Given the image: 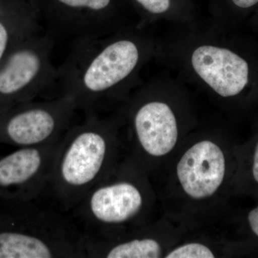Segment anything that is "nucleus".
Listing matches in <instances>:
<instances>
[{"label":"nucleus","instance_id":"f257e3e1","mask_svg":"<svg viewBox=\"0 0 258 258\" xmlns=\"http://www.w3.org/2000/svg\"><path fill=\"white\" fill-rule=\"evenodd\" d=\"M87 258L82 230L47 198L0 200V258Z\"/></svg>","mask_w":258,"mask_h":258},{"label":"nucleus","instance_id":"f03ea898","mask_svg":"<svg viewBox=\"0 0 258 258\" xmlns=\"http://www.w3.org/2000/svg\"><path fill=\"white\" fill-rule=\"evenodd\" d=\"M115 145L106 125L96 119L70 128L56 150L47 198L70 212L113 169Z\"/></svg>","mask_w":258,"mask_h":258},{"label":"nucleus","instance_id":"7ed1b4c3","mask_svg":"<svg viewBox=\"0 0 258 258\" xmlns=\"http://www.w3.org/2000/svg\"><path fill=\"white\" fill-rule=\"evenodd\" d=\"M111 171L69 212L85 239L110 237L115 229L134 222L144 210L140 186L133 180L113 178Z\"/></svg>","mask_w":258,"mask_h":258},{"label":"nucleus","instance_id":"20e7f679","mask_svg":"<svg viewBox=\"0 0 258 258\" xmlns=\"http://www.w3.org/2000/svg\"><path fill=\"white\" fill-rule=\"evenodd\" d=\"M61 138L37 147L16 148L0 155V200L47 198L54 157Z\"/></svg>","mask_w":258,"mask_h":258},{"label":"nucleus","instance_id":"39448f33","mask_svg":"<svg viewBox=\"0 0 258 258\" xmlns=\"http://www.w3.org/2000/svg\"><path fill=\"white\" fill-rule=\"evenodd\" d=\"M74 104L61 101L28 107L0 122V144L37 147L60 139L69 128Z\"/></svg>","mask_w":258,"mask_h":258},{"label":"nucleus","instance_id":"423d86ee","mask_svg":"<svg viewBox=\"0 0 258 258\" xmlns=\"http://www.w3.org/2000/svg\"><path fill=\"white\" fill-rule=\"evenodd\" d=\"M176 173L181 187L190 198H210L225 179V154L219 146L210 141L198 142L181 158Z\"/></svg>","mask_w":258,"mask_h":258},{"label":"nucleus","instance_id":"0eeeda50","mask_svg":"<svg viewBox=\"0 0 258 258\" xmlns=\"http://www.w3.org/2000/svg\"><path fill=\"white\" fill-rule=\"evenodd\" d=\"M191 62L200 78L222 97L237 96L248 86V62L229 49L209 45L198 47Z\"/></svg>","mask_w":258,"mask_h":258},{"label":"nucleus","instance_id":"6e6552de","mask_svg":"<svg viewBox=\"0 0 258 258\" xmlns=\"http://www.w3.org/2000/svg\"><path fill=\"white\" fill-rule=\"evenodd\" d=\"M139 60V51L134 42L120 40L106 47L93 59L83 75L85 89L88 98H96L99 93L113 87L128 76Z\"/></svg>","mask_w":258,"mask_h":258},{"label":"nucleus","instance_id":"1a4fd4ad","mask_svg":"<svg viewBox=\"0 0 258 258\" xmlns=\"http://www.w3.org/2000/svg\"><path fill=\"white\" fill-rule=\"evenodd\" d=\"M134 124L139 147L148 155L162 157L175 147L177 124L175 115L166 103L143 105L136 113Z\"/></svg>","mask_w":258,"mask_h":258},{"label":"nucleus","instance_id":"9d476101","mask_svg":"<svg viewBox=\"0 0 258 258\" xmlns=\"http://www.w3.org/2000/svg\"><path fill=\"white\" fill-rule=\"evenodd\" d=\"M41 67L40 57L32 50H22L10 57L0 71V94L13 96L34 80Z\"/></svg>","mask_w":258,"mask_h":258},{"label":"nucleus","instance_id":"9b49d317","mask_svg":"<svg viewBox=\"0 0 258 258\" xmlns=\"http://www.w3.org/2000/svg\"><path fill=\"white\" fill-rule=\"evenodd\" d=\"M167 258H214L213 252L207 246L200 243H190L180 246L171 251Z\"/></svg>","mask_w":258,"mask_h":258},{"label":"nucleus","instance_id":"f8f14e48","mask_svg":"<svg viewBox=\"0 0 258 258\" xmlns=\"http://www.w3.org/2000/svg\"><path fill=\"white\" fill-rule=\"evenodd\" d=\"M247 171L250 180L249 182L258 189V137L252 145Z\"/></svg>","mask_w":258,"mask_h":258},{"label":"nucleus","instance_id":"ddd939ff","mask_svg":"<svg viewBox=\"0 0 258 258\" xmlns=\"http://www.w3.org/2000/svg\"><path fill=\"white\" fill-rule=\"evenodd\" d=\"M62 4L72 8H86L93 10H101L110 4L111 0H58Z\"/></svg>","mask_w":258,"mask_h":258},{"label":"nucleus","instance_id":"4468645a","mask_svg":"<svg viewBox=\"0 0 258 258\" xmlns=\"http://www.w3.org/2000/svg\"><path fill=\"white\" fill-rule=\"evenodd\" d=\"M147 11L154 14L165 13L171 6V0H137Z\"/></svg>","mask_w":258,"mask_h":258},{"label":"nucleus","instance_id":"2eb2a0df","mask_svg":"<svg viewBox=\"0 0 258 258\" xmlns=\"http://www.w3.org/2000/svg\"><path fill=\"white\" fill-rule=\"evenodd\" d=\"M247 220L249 230L258 239V205L249 212Z\"/></svg>","mask_w":258,"mask_h":258},{"label":"nucleus","instance_id":"dca6fc26","mask_svg":"<svg viewBox=\"0 0 258 258\" xmlns=\"http://www.w3.org/2000/svg\"><path fill=\"white\" fill-rule=\"evenodd\" d=\"M235 8L242 10L252 9L258 5V0H231Z\"/></svg>","mask_w":258,"mask_h":258},{"label":"nucleus","instance_id":"f3484780","mask_svg":"<svg viewBox=\"0 0 258 258\" xmlns=\"http://www.w3.org/2000/svg\"><path fill=\"white\" fill-rule=\"evenodd\" d=\"M8 42V33L4 25L0 23V60L3 57Z\"/></svg>","mask_w":258,"mask_h":258}]
</instances>
